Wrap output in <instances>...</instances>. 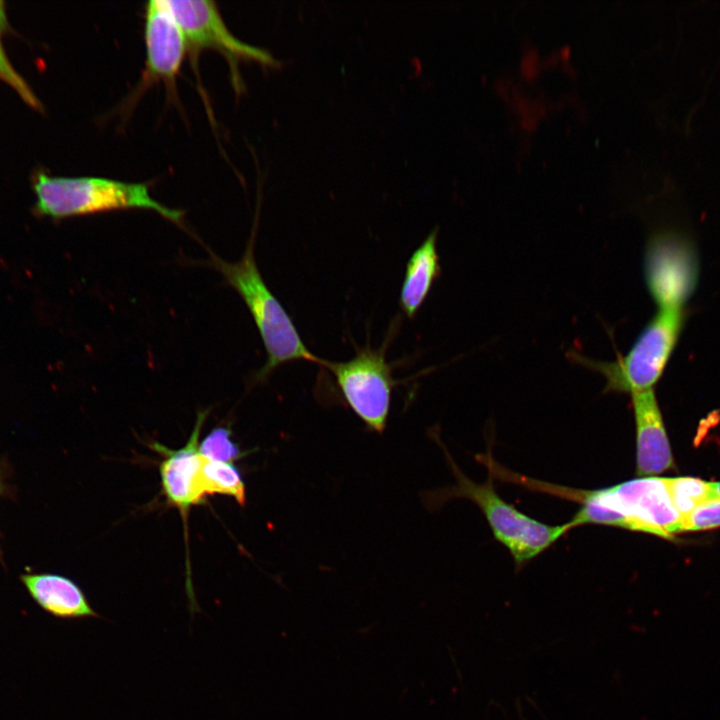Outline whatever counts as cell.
<instances>
[{"instance_id": "cell-1", "label": "cell", "mask_w": 720, "mask_h": 720, "mask_svg": "<svg viewBox=\"0 0 720 720\" xmlns=\"http://www.w3.org/2000/svg\"><path fill=\"white\" fill-rule=\"evenodd\" d=\"M430 435L442 448L456 483L450 487L424 491L421 498L428 510H437L454 498L472 501L480 508L495 539L508 549L518 568L547 550L572 529L569 522L561 525L542 523L504 501L493 485L490 472L484 483L472 481L459 469L438 433L432 430Z\"/></svg>"}, {"instance_id": "cell-2", "label": "cell", "mask_w": 720, "mask_h": 720, "mask_svg": "<svg viewBox=\"0 0 720 720\" xmlns=\"http://www.w3.org/2000/svg\"><path fill=\"white\" fill-rule=\"evenodd\" d=\"M255 227L241 259L231 263L211 254L210 265L238 292L256 324L267 354L264 366L254 376L259 383L282 364L307 361L322 366L324 359L306 347L291 317L265 283L254 254Z\"/></svg>"}, {"instance_id": "cell-3", "label": "cell", "mask_w": 720, "mask_h": 720, "mask_svg": "<svg viewBox=\"0 0 720 720\" xmlns=\"http://www.w3.org/2000/svg\"><path fill=\"white\" fill-rule=\"evenodd\" d=\"M547 493L585 505L591 524L645 532L665 539L678 533L681 515L672 504L666 478L649 476L596 490L550 484Z\"/></svg>"}, {"instance_id": "cell-4", "label": "cell", "mask_w": 720, "mask_h": 720, "mask_svg": "<svg viewBox=\"0 0 720 720\" xmlns=\"http://www.w3.org/2000/svg\"><path fill=\"white\" fill-rule=\"evenodd\" d=\"M35 211L55 219L127 209L150 210L180 224L183 212L154 199L144 183L102 177H59L36 171L32 178Z\"/></svg>"}, {"instance_id": "cell-5", "label": "cell", "mask_w": 720, "mask_h": 720, "mask_svg": "<svg viewBox=\"0 0 720 720\" xmlns=\"http://www.w3.org/2000/svg\"><path fill=\"white\" fill-rule=\"evenodd\" d=\"M684 319L682 308H660L628 353L612 362L591 360L575 352L569 355L603 375L606 393L632 395L652 390L675 348Z\"/></svg>"}, {"instance_id": "cell-6", "label": "cell", "mask_w": 720, "mask_h": 720, "mask_svg": "<svg viewBox=\"0 0 720 720\" xmlns=\"http://www.w3.org/2000/svg\"><path fill=\"white\" fill-rule=\"evenodd\" d=\"M321 367L334 375L344 400L367 429L382 434L392 390L398 383L393 379L392 365L386 360V344L379 349L366 345L348 361L324 360Z\"/></svg>"}, {"instance_id": "cell-7", "label": "cell", "mask_w": 720, "mask_h": 720, "mask_svg": "<svg viewBox=\"0 0 720 720\" xmlns=\"http://www.w3.org/2000/svg\"><path fill=\"white\" fill-rule=\"evenodd\" d=\"M178 22L187 45L194 54L204 49L220 53L231 68L235 89L241 90L239 63L256 61L264 66L279 67L280 63L266 50L247 44L233 35L225 24L217 5L209 0H165Z\"/></svg>"}, {"instance_id": "cell-8", "label": "cell", "mask_w": 720, "mask_h": 720, "mask_svg": "<svg viewBox=\"0 0 720 720\" xmlns=\"http://www.w3.org/2000/svg\"><path fill=\"white\" fill-rule=\"evenodd\" d=\"M688 239L663 230L650 241L646 260L649 290L660 308H682L696 282V262Z\"/></svg>"}, {"instance_id": "cell-9", "label": "cell", "mask_w": 720, "mask_h": 720, "mask_svg": "<svg viewBox=\"0 0 720 720\" xmlns=\"http://www.w3.org/2000/svg\"><path fill=\"white\" fill-rule=\"evenodd\" d=\"M208 411H201L185 446L177 450L155 443L153 448L161 453L159 464L162 492L167 504L177 508L185 522L192 506L205 502L206 496L200 486L203 457L199 453V436Z\"/></svg>"}, {"instance_id": "cell-10", "label": "cell", "mask_w": 720, "mask_h": 720, "mask_svg": "<svg viewBox=\"0 0 720 720\" xmlns=\"http://www.w3.org/2000/svg\"><path fill=\"white\" fill-rule=\"evenodd\" d=\"M144 38V83L163 80L174 84L187 45L184 34L165 0H152L146 4Z\"/></svg>"}, {"instance_id": "cell-11", "label": "cell", "mask_w": 720, "mask_h": 720, "mask_svg": "<svg viewBox=\"0 0 720 720\" xmlns=\"http://www.w3.org/2000/svg\"><path fill=\"white\" fill-rule=\"evenodd\" d=\"M631 397L636 425V474L655 476L674 465L662 414L653 389Z\"/></svg>"}, {"instance_id": "cell-12", "label": "cell", "mask_w": 720, "mask_h": 720, "mask_svg": "<svg viewBox=\"0 0 720 720\" xmlns=\"http://www.w3.org/2000/svg\"><path fill=\"white\" fill-rule=\"evenodd\" d=\"M36 604L48 614L66 620L101 618L80 586L53 573H30L20 577Z\"/></svg>"}, {"instance_id": "cell-13", "label": "cell", "mask_w": 720, "mask_h": 720, "mask_svg": "<svg viewBox=\"0 0 720 720\" xmlns=\"http://www.w3.org/2000/svg\"><path fill=\"white\" fill-rule=\"evenodd\" d=\"M438 228H435L411 254L405 268L400 292V307L412 319L425 302L441 274L437 252Z\"/></svg>"}, {"instance_id": "cell-14", "label": "cell", "mask_w": 720, "mask_h": 720, "mask_svg": "<svg viewBox=\"0 0 720 720\" xmlns=\"http://www.w3.org/2000/svg\"><path fill=\"white\" fill-rule=\"evenodd\" d=\"M200 486L205 496L226 495L244 506L246 488L241 473L233 463L211 461L203 458Z\"/></svg>"}, {"instance_id": "cell-15", "label": "cell", "mask_w": 720, "mask_h": 720, "mask_svg": "<svg viewBox=\"0 0 720 720\" xmlns=\"http://www.w3.org/2000/svg\"><path fill=\"white\" fill-rule=\"evenodd\" d=\"M672 504L682 516L700 503L713 498L711 482L694 477L666 478Z\"/></svg>"}, {"instance_id": "cell-16", "label": "cell", "mask_w": 720, "mask_h": 720, "mask_svg": "<svg viewBox=\"0 0 720 720\" xmlns=\"http://www.w3.org/2000/svg\"><path fill=\"white\" fill-rule=\"evenodd\" d=\"M228 427H215L199 443L200 455L208 460L232 463L247 452H242L233 441Z\"/></svg>"}, {"instance_id": "cell-17", "label": "cell", "mask_w": 720, "mask_h": 720, "mask_svg": "<svg viewBox=\"0 0 720 720\" xmlns=\"http://www.w3.org/2000/svg\"><path fill=\"white\" fill-rule=\"evenodd\" d=\"M720 527V498H710L681 517L678 533Z\"/></svg>"}, {"instance_id": "cell-18", "label": "cell", "mask_w": 720, "mask_h": 720, "mask_svg": "<svg viewBox=\"0 0 720 720\" xmlns=\"http://www.w3.org/2000/svg\"><path fill=\"white\" fill-rule=\"evenodd\" d=\"M3 33L4 32L0 29V80L4 81L12 89H14L27 105L37 111H40L42 109V105L39 99L36 97L25 79L13 67L5 52L1 40V35Z\"/></svg>"}, {"instance_id": "cell-19", "label": "cell", "mask_w": 720, "mask_h": 720, "mask_svg": "<svg viewBox=\"0 0 720 720\" xmlns=\"http://www.w3.org/2000/svg\"><path fill=\"white\" fill-rule=\"evenodd\" d=\"M711 487L714 497L720 498V481L711 482Z\"/></svg>"}, {"instance_id": "cell-20", "label": "cell", "mask_w": 720, "mask_h": 720, "mask_svg": "<svg viewBox=\"0 0 720 720\" xmlns=\"http://www.w3.org/2000/svg\"><path fill=\"white\" fill-rule=\"evenodd\" d=\"M6 489H7V486L4 482L3 473L0 469V496L5 493Z\"/></svg>"}]
</instances>
